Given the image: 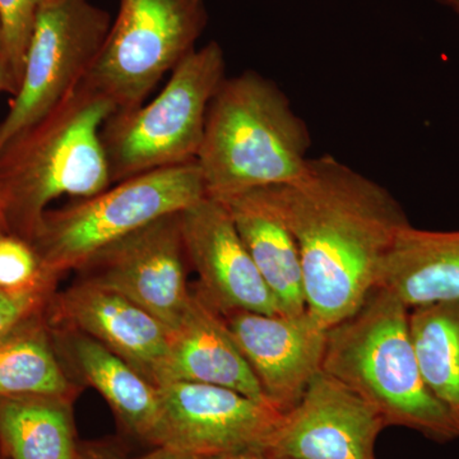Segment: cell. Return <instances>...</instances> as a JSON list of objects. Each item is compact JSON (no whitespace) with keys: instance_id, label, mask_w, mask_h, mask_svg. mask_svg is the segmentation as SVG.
<instances>
[{"instance_id":"obj_1","label":"cell","mask_w":459,"mask_h":459,"mask_svg":"<svg viewBox=\"0 0 459 459\" xmlns=\"http://www.w3.org/2000/svg\"><path fill=\"white\" fill-rule=\"evenodd\" d=\"M264 190L298 244L307 313L333 327L376 290L409 217L385 186L332 156L310 159L300 179Z\"/></svg>"},{"instance_id":"obj_2","label":"cell","mask_w":459,"mask_h":459,"mask_svg":"<svg viewBox=\"0 0 459 459\" xmlns=\"http://www.w3.org/2000/svg\"><path fill=\"white\" fill-rule=\"evenodd\" d=\"M110 100L82 83L0 151V232L31 240L48 205L111 186L101 129Z\"/></svg>"},{"instance_id":"obj_3","label":"cell","mask_w":459,"mask_h":459,"mask_svg":"<svg viewBox=\"0 0 459 459\" xmlns=\"http://www.w3.org/2000/svg\"><path fill=\"white\" fill-rule=\"evenodd\" d=\"M307 126L276 83L247 71L226 78L211 102L197 162L205 195L226 202L300 179Z\"/></svg>"},{"instance_id":"obj_4","label":"cell","mask_w":459,"mask_h":459,"mask_svg":"<svg viewBox=\"0 0 459 459\" xmlns=\"http://www.w3.org/2000/svg\"><path fill=\"white\" fill-rule=\"evenodd\" d=\"M409 312L394 295L377 287L355 313L328 329L322 371L368 402L386 427L452 442L459 433L420 373Z\"/></svg>"},{"instance_id":"obj_5","label":"cell","mask_w":459,"mask_h":459,"mask_svg":"<svg viewBox=\"0 0 459 459\" xmlns=\"http://www.w3.org/2000/svg\"><path fill=\"white\" fill-rule=\"evenodd\" d=\"M219 42L190 51L152 101L117 111L101 129L111 186L197 160L211 102L226 80Z\"/></svg>"},{"instance_id":"obj_6","label":"cell","mask_w":459,"mask_h":459,"mask_svg":"<svg viewBox=\"0 0 459 459\" xmlns=\"http://www.w3.org/2000/svg\"><path fill=\"white\" fill-rule=\"evenodd\" d=\"M207 197L197 162L146 172L92 197L48 210L30 244L48 273L62 279L115 241Z\"/></svg>"},{"instance_id":"obj_7","label":"cell","mask_w":459,"mask_h":459,"mask_svg":"<svg viewBox=\"0 0 459 459\" xmlns=\"http://www.w3.org/2000/svg\"><path fill=\"white\" fill-rule=\"evenodd\" d=\"M204 0H119V11L84 83L117 111L141 107L207 26Z\"/></svg>"},{"instance_id":"obj_8","label":"cell","mask_w":459,"mask_h":459,"mask_svg":"<svg viewBox=\"0 0 459 459\" xmlns=\"http://www.w3.org/2000/svg\"><path fill=\"white\" fill-rule=\"evenodd\" d=\"M110 27L90 0H41L22 80L0 123V151L83 83Z\"/></svg>"},{"instance_id":"obj_9","label":"cell","mask_w":459,"mask_h":459,"mask_svg":"<svg viewBox=\"0 0 459 459\" xmlns=\"http://www.w3.org/2000/svg\"><path fill=\"white\" fill-rule=\"evenodd\" d=\"M188 265L180 212L171 213L91 256L75 281L126 296L175 329L192 299Z\"/></svg>"},{"instance_id":"obj_10","label":"cell","mask_w":459,"mask_h":459,"mask_svg":"<svg viewBox=\"0 0 459 459\" xmlns=\"http://www.w3.org/2000/svg\"><path fill=\"white\" fill-rule=\"evenodd\" d=\"M159 389L161 416L153 446L198 459L267 451L283 415L223 386L171 382Z\"/></svg>"},{"instance_id":"obj_11","label":"cell","mask_w":459,"mask_h":459,"mask_svg":"<svg viewBox=\"0 0 459 459\" xmlns=\"http://www.w3.org/2000/svg\"><path fill=\"white\" fill-rule=\"evenodd\" d=\"M385 428L368 402L320 371L283 413L267 451L286 459H377Z\"/></svg>"},{"instance_id":"obj_12","label":"cell","mask_w":459,"mask_h":459,"mask_svg":"<svg viewBox=\"0 0 459 459\" xmlns=\"http://www.w3.org/2000/svg\"><path fill=\"white\" fill-rule=\"evenodd\" d=\"M180 222L189 265L198 274L195 289L213 309L221 316L281 314L226 204L204 197L181 211Z\"/></svg>"},{"instance_id":"obj_13","label":"cell","mask_w":459,"mask_h":459,"mask_svg":"<svg viewBox=\"0 0 459 459\" xmlns=\"http://www.w3.org/2000/svg\"><path fill=\"white\" fill-rule=\"evenodd\" d=\"M222 318L268 404L281 413L291 410L322 371L328 329L307 310L296 316L241 310Z\"/></svg>"},{"instance_id":"obj_14","label":"cell","mask_w":459,"mask_h":459,"mask_svg":"<svg viewBox=\"0 0 459 459\" xmlns=\"http://www.w3.org/2000/svg\"><path fill=\"white\" fill-rule=\"evenodd\" d=\"M47 319L83 332L159 386L172 329L126 296L75 281L51 299Z\"/></svg>"},{"instance_id":"obj_15","label":"cell","mask_w":459,"mask_h":459,"mask_svg":"<svg viewBox=\"0 0 459 459\" xmlns=\"http://www.w3.org/2000/svg\"><path fill=\"white\" fill-rule=\"evenodd\" d=\"M49 329L54 349L72 379L78 377L95 388L123 428L153 446L161 416L159 386L83 332L63 325H49Z\"/></svg>"},{"instance_id":"obj_16","label":"cell","mask_w":459,"mask_h":459,"mask_svg":"<svg viewBox=\"0 0 459 459\" xmlns=\"http://www.w3.org/2000/svg\"><path fill=\"white\" fill-rule=\"evenodd\" d=\"M171 382L223 386L268 404L221 314L195 287L188 309L172 329L170 351L159 386Z\"/></svg>"},{"instance_id":"obj_17","label":"cell","mask_w":459,"mask_h":459,"mask_svg":"<svg viewBox=\"0 0 459 459\" xmlns=\"http://www.w3.org/2000/svg\"><path fill=\"white\" fill-rule=\"evenodd\" d=\"M262 279L276 299L281 314L307 310L303 267L294 235L282 221L264 189L222 202Z\"/></svg>"},{"instance_id":"obj_18","label":"cell","mask_w":459,"mask_h":459,"mask_svg":"<svg viewBox=\"0 0 459 459\" xmlns=\"http://www.w3.org/2000/svg\"><path fill=\"white\" fill-rule=\"evenodd\" d=\"M377 287L409 309L459 299V230L433 231L411 223L402 229L383 263Z\"/></svg>"},{"instance_id":"obj_19","label":"cell","mask_w":459,"mask_h":459,"mask_svg":"<svg viewBox=\"0 0 459 459\" xmlns=\"http://www.w3.org/2000/svg\"><path fill=\"white\" fill-rule=\"evenodd\" d=\"M72 403L51 395L0 397V453L9 459H80Z\"/></svg>"},{"instance_id":"obj_20","label":"cell","mask_w":459,"mask_h":459,"mask_svg":"<svg viewBox=\"0 0 459 459\" xmlns=\"http://www.w3.org/2000/svg\"><path fill=\"white\" fill-rule=\"evenodd\" d=\"M78 388L54 349L47 312L0 340V397L51 395L74 401Z\"/></svg>"},{"instance_id":"obj_21","label":"cell","mask_w":459,"mask_h":459,"mask_svg":"<svg viewBox=\"0 0 459 459\" xmlns=\"http://www.w3.org/2000/svg\"><path fill=\"white\" fill-rule=\"evenodd\" d=\"M409 329L425 385L459 433V299L412 307Z\"/></svg>"},{"instance_id":"obj_22","label":"cell","mask_w":459,"mask_h":459,"mask_svg":"<svg viewBox=\"0 0 459 459\" xmlns=\"http://www.w3.org/2000/svg\"><path fill=\"white\" fill-rule=\"evenodd\" d=\"M41 0H0L3 45L16 95ZM13 95V96H14Z\"/></svg>"},{"instance_id":"obj_23","label":"cell","mask_w":459,"mask_h":459,"mask_svg":"<svg viewBox=\"0 0 459 459\" xmlns=\"http://www.w3.org/2000/svg\"><path fill=\"white\" fill-rule=\"evenodd\" d=\"M49 279L57 277L44 270L29 241L0 234V292L23 291Z\"/></svg>"},{"instance_id":"obj_24","label":"cell","mask_w":459,"mask_h":459,"mask_svg":"<svg viewBox=\"0 0 459 459\" xmlns=\"http://www.w3.org/2000/svg\"><path fill=\"white\" fill-rule=\"evenodd\" d=\"M57 279H49L32 289L0 292V340L30 319L47 312L57 291Z\"/></svg>"},{"instance_id":"obj_25","label":"cell","mask_w":459,"mask_h":459,"mask_svg":"<svg viewBox=\"0 0 459 459\" xmlns=\"http://www.w3.org/2000/svg\"><path fill=\"white\" fill-rule=\"evenodd\" d=\"M152 451L141 455H129L114 443H81L80 459H198L168 446H152Z\"/></svg>"},{"instance_id":"obj_26","label":"cell","mask_w":459,"mask_h":459,"mask_svg":"<svg viewBox=\"0 0 459 459\" xmlns=\"http://www.w3.org/2000/svg\"><path fill=\"white\" fill-rule=\"evenodd\" d=\"M8 92L14 95L13 84L9 75L7 57H5L4 45H3L2 26H0V93Z\"/></svg>"},{"instance_id":"obj_27","label":"cell","mask_w":459,"mask_h":459,"mask_svg":"<svg viewBox=\"0 0 459 459\" xmlns=\"http://www.w3.org/2000/svg\"><path fill=\"white\" fill-rule=\"evenodd\" d=\"M216 459H286L273 455L268 451H253L238 453V455H226V457Z\"/></svg>"},{"instance_id":"obj_28","label":"cell","mask_w":459,"mask_h":459,"mask_svg":"<svg viewBox=\"0 0 459 459\" xmlns=\"http://www.w3.org/2000/svg\"><path fill=\"white\" fill-rule=\"evenodd\" d=\"M437 2L442 3L446 7L451 9L453 13H455L459 20V0H437Z\"/></svg>"},{"instance_id":"obj_29","label":"cell","mask_w":459,"mask_h":459,"mask_svg":"<svg viewBox=\"0 0 459 459\" xmlns=\"http://www.w3.org/2000/svg\"><path fill=\"white\" fill-rule=\"evenodd\" d=\"M0 459H9V458L5 457L4 455H2V453H0Z\"/></svg>"},{"instance_id":"obj_30","label":"cell","mask_w":459,"mask_h":459,"mask_svg":"<svg viewBox=\"0 0 459 459\" xmlns=\"http://www.w3.org/2000/svg\"><path fill=\"white\" fill-rule=\"evenodd\" d=\"M0 234H2V232H0Z\"/></svg>"}]
</instances>
